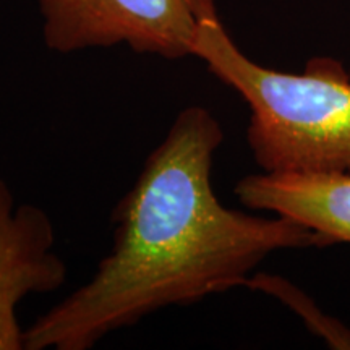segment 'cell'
<instances>
[{
	"instance_id": "cell-5",
	"label": "cell",
	"mask_w": 350,
	"mask_h": 350,
	"mask_svg": "<svg viewBox=\"0 0 350 350\" xmlns=\"http://www.w3.org/2000/svg\"><path fill=\"white\" fill-rule=\"evenodd\" d=\"M235 195L247 208L294 219L329 243H350V172L252 174Z\"/></svg>"
},
{
	"instance_id": "cell-4",
	"label": "cell",
	"mask_w": 350,
	"mask_h": 350,
	"mask_svg": "<svg viewBox=\"0 0 350 350\" xmlns=\"http://www.w3.org/2000/svg\"><path fill=\"white\" fill-rule=\"evenodd\" d=\"M54 245L49 214L34 204L16 206L10 187L0 180V350H25L20 301L64 286L67 266Z\"/></svg>"
},
{
	"instance_id": "cell-1",
	"label": "cell",
	"mask_w": 350,
	"mask_h": 350,
	"mask_svg": "<svg viewBox=\"0 0 350 350\" xmlns=\"http://www.w3.org/2000/svg\"><path fill=\"white\" fill-rule=\"evenodd\" d=\"M222 139L208 109L175 117L113 209L111 252L90 281L25 329V350H88L167 306L247 286L271 253L331 245L291 217L226 208L211 183Z\"/></svg>"
},
{
	"instance_id": "cell-6",
	"label": "cell",
	"mask_w": 350,
	"mask_h": 350,
	"mask_svg": "<svg viewBox=\"0 0 350 350\" xmlns=\"http://www.w3.org/2000/svg\"><path fill=\"white\" fill-rule=\"evenodd\" d=\"M247 287L260 288L278 297L287 306H291L295 313H299L308 329L323 338L332 349L350 350V329H347L338 319L327 317L318 308L317 304L310 299L305 292L297 288L286 279L269 274H256L247 281Z\"/></svg>"
},
{
	"instance_id": "cell-3",
	"label": "cell",
	"mask_w": 350,
	"mask_h": 350,
	"mask_svg": "<svg viewBox=\"0 0 350 350\" xmlns=\"http://www.w3.org/2000/svg\"><path fill=\"white\" fill-rule=\"evenodd\" d=\"M49 49L70 54L126 44L169 60L191 55L193 0H38Z\"/></svg>"
},
{
	"instance_id": "cell-2",
	"label": "cell",
	"mask_w": 350,
	"mask_h": 350,
	"mask_svg": "<svg viewBox=\"0 0 350 350\" xmlns=\"http://www.w3.org/2000/svg\"><path fill=\"white\" fill-rule=\"evenodd\" d=\"M191 55L250 106L247 142L262 172H350V73L339 60L313 57L301 73L248 59L219 18L214 0H193Z\"/></svg>"
}]
</instances>
